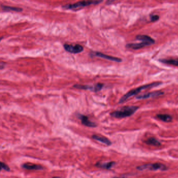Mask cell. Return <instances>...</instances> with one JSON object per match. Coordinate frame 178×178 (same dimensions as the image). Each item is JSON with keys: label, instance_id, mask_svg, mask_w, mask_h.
<instances>
[{"label": "cell", "instance_id": "6da1fadb", "mask_svg": "<svg viewBox=\"0 0 178 178\" xmlns=\"http://www.w3.org/2000/svg\"><path fill=\"white\" fill-rule=\"evenodd\" d=\"M161 84V82H154L152 83L149 84H147V85H143L140 87H137V88L132 89L129 92H127V94H125L124 95H123L122 97H121V99H120L119 101V103H123L125 101H126L127 99H129V98L133 96L134 95H136L139 94L140 91L144 89H148V88H151L152 87H156L159 85H160Z\"/></svg>", "mask_w": 178, "mask_h": 178}, {"label": "cell", "instance_id": "7a4b0ae2", "mask_svg": "<svg viewBox=\"0 0 178 178\" xmlns=\"http://www.w3.org/2000/svg\"><path fill=\"white\" fill-rule=\"evenodd\" d=\"M139 109V107L135 106H125L123 107L122 109L114 111L111 113L110 115L113 117L116 118H124L126 117H130L133 115L137 110Z\"/></svg>", "mask_w": 178, "mask_h": 178}, {"label": "cell", "instance_id": "3957f363", "mask_svg": "<svg viewBox=\"0 0 178 178\" xmlns=\"http://www.w3.org/2000/svg\"><path fill=\"white\" fill-rule=\"evenodd\" d=\"M102 1H81L75 3L74 4H66L65 5L62 6V8L64 9H72L74 10L77 8H83L85 6H88L91 4H97L101 3Z\"/></svg>", "mask_w": 178, "mask_h": 178}, {"label": "cell", "instance_id": "277c9868", "mask_svg": "<svg viewBox=\"0 0 178 178\" xmlns=\"http://www.w3.org/2000/svg\"><path fill=\"white\" fill-rule=\"evenodd\" d=\"M137 169L140 170H166L167 169V167L164 164H162L155 163V164H143L141 166L137 167Z\"/></svg>", "mask_w": 178, "mask_h": 178}, {"label": "cell", "instance_id": "5b68a950", "mask_svg": "<svg viewBox=\"0 0 178 178\" xmlns=\"http://www.w3.org/2000/svg\"><path fill=\"white\" fill-rule=\"evenodd\" d=\"M64 48L66 51L71 54H76L81 53L83 51L84 48L81 45L79 44H64Z\"/></svg>", "mask_w": 178, "mask_h": 178}, {"label": "cell", "instance_id": "8992f818", "mask_svg": "<svg viewBox=\"0 0 178 178\" xmlns=\"http://www.w3.org/2000/svg\"><path fill=\"white\" fill-rule=\"evenodd\" d=\"M91 57L93 56H96V57H101V58H103L105 59L108 60L110 61H112L117 62H121L122 61V60L120 58H118V57H112V56H108L106 54L99 52H91Z\"/></svg>", "mask_w": 178, "mask_h": 178}, {"label": "cell", "instance_id": "52a82bcc", "mask_svg": "<svg viewBox=\"0 0 178 178\" xmlns=\"http://www.w3.org/2000/svg\"><path fill=\"white\" fill-rule=\"evenodd\" d=\"M77 117L81 120V123L85 125V126L91 127H97L96 124L90 121L87 116H85L84 115L78 114V115H77Z\"/></svg>", "mask_w": 178, "mask_h": 178}, {"label": "cell", "instance_id": "ba28073f", "mask_svg": "<svg viewBox=\"0 0 178 178\" xmlns=\"http://www.w3.org/2000/svg\"><path fill=\"white\" fill-rule=\"evenodd\" d=\"M164 94V92H162V91H154V92H152V93H149L139 95L138 96H137L136 98L137 99H147V98H152V97L159 96L163 95Z\"/></svg>", "mask_w": 178, "mask_h": 178}, {"label": "cell", "instance_id": "9c48e42d", "mask_svg": "<svg viewBox=\"0 0 178 178\" xmlns=\"http://www.w3.org/2000/svg\"><path fill=\"white\" fill-rule=\"evenodd\" d=\"M152 44L147 42L142 41L140 43H132V44H127L126 47L127 48H131L132 49L137 50L141 49L142 48L150 46Z\"/></svg>", "mask_w": 178, "mask_h": 178}, {"label": "cell", "instance_id": "30bf717a", "mask_svg": "<svg viewBox=\"0 0 178 178\" xmlns=\"http://www.w3.org/2000/svg\"><path fill=\"white\" fill-rule=\"evenodd\" d=\"M92 138L96 140L99 141L100 142L103 143L104 144L107 145L108 146L111 145V142L109 140V139H107V137L101 136V135H94L92 136Z\"/></svg>", "mask_w": 178, "mask_h": 178}, {"label": "cell", "instance_id": "8fae6325", "mask_svg": "<svg viewBox=\"0 0 178 178\" xmlns=\"http://www.w3.org/2000/svg\"><path fill=\"white\" fill-rule=\"evenodd\" d=\"M22 167L28 170H42L43 168L40 165L34 164L32 163H26L22 165Z\"/></svg>", "mask_w": 178, "mask_h": 178}, {"label": "cell", "instance_id": "7c38bea8", "mask_svg": "<svg viewBox=\"0 0 178 178\" xmlns=\"http://www.w3.org/2000/svg\"><path fill=\"white\" fill-rule=\"evenodd\" d=\"M136 39L138 40H141L142 41L147 42L150 44H154L155 43L154 39H153L152 38L150 37L149 36L145 35H139L136 36Z\"/></svg>", "mask_w": 178, "mask_h": 178}, {"label": "cell", "instance_id": "4fadbf2b", "mask_svg": "<svg viewBox=\"0 0 178 178\" xmlns=\"http://www.w3.org/2000/svg\"><path fill=\"white\" fill-rule=\"evenodd\" d=\"M115 162L113 161L111 162H106V163H100V162H97L96 164V166L101 168L106 169H109L112 167L115 164Z\"/></svg>", "mask_w": 178, "mask_h": 178}, {"label": "cell", "instance_id": "5bb4252c", "mask_svg": "<svg viewBox=\"0 0 178 178\" xmlns=\"http://www.w3.org/2000/svg\"><path fill=\"white\" fill-rule=\"evenodd\" d=\"M159 61L163 63L178 66V59H160Z\"/></svg>", "mask_w": 178, "mask_h": 178}, {"label": "cell", "instance_id": "9a60e30c", "mask_svg": "<svg viewBox=\"0 0 178 178\" xmlns=\"http://www.w3.org/2000/svg\"><path fill=\"white\" fill-rule=\"evenodd\" d=\"M156 117L160 120L166 122H170L172 120V117L167 114H158L157 115Z\"/></svg>", "mask_w": 178, "mask_h": 178}, {"label": "cell", "instance_id": "2e32d148", "mask_svg": "<svg viewBox=\"0 0 178 178\" xmlns=\"http://www.w3.org/2000/svg\"><path fill=\"white\" fill-rule=\"evenodd\" d=\"M145 142L147 144L151 145L156 146H159L161 145V143H160V142L158 140H157V139H155L154 137L149 138Z\"/></svg>", "mask_w": 178, "mask_h": 178}, {"label": "cell", "instance_id": "e0dca14e", "mask_svg": "<svg viewBox=\"0 0 178 178\" xmlns=\"http://www.w3.org/2000/svg\"><path fill=\"white\" fill-rule=\"evenodd\" d=\"M73 87L75 88L80 89H84V90H90L91 91H94V86H89V85H79V84H75L74 85Z\"/></svg>", "mask_w": 178, "mask_h": 178}, {"label": "cell", "instance_id": "ac0fdd59", "mask_svg": "<svg viewBox=\"0 0 178 178\" xmlns=\"http://www.w3.org/2000/svg\"><path fill=\"white\" fill-rule=\"evenodd\" d=\"M1 8L2 10L4 11H12L14 12H22L23 9L20 8H16V7H12V6H5L3 5H1Z\"/></svg>", "mask_w": 178, "mask_h": 178}, {"label": "cell", "instance_id": "d6986e66", "mask_svg": "<svg viewBox=\"0 0 178 178\" xmlns=\"http://www.w3.org/2000/svg\"><path fill=\"white\" fill-rule=\"evenodd\" d=\"M103 84L101 83H97L96 85H95L94 86V91L95 92H97V91H100L102 88L103 87Z\"/></svg>", "mask_w": 178, "mask_h": 178}, {"label": "cell", "instance_id": "ffe728a7", "mask_svg": "<svg viewBox=\"0 0 178 178\" xmlns=\"http://www.w3.org/2000/svg\"><path fill=\"white\" fill-rule=\"evenodd\" d=\"M1 169H3L6 171H10V167L7 165V164H4L3 162H1Z\"/></svg>", "mask_w": 178, "mask_h": 178}, {"label": "cell", "instance_id": "44dd1931", "mask_svg": "<svg viewBox=\"0 0 178 178\" xmlns=\"http://www.w3.org/2000/svg\"><path fill=\"white\" fill-rule=\"evenodd\" d=\"M159 16L158 15H152L150 17V20L152 22H155L159 20Z\"/></svg>", "mask_w": 178, "mask_h": 178}, {"label": "cell", "instance_id": "7402d4cb", "mask_svg": "<svg viewBox=\"0 0 178 178\" xmlns=\"http://www.w3.org/2000/svg\"><path fill=\"white\" fill-rule=\"evenodd\" d=\"M4 66V63L3 62H1V66H0V67H1V69H2L3 68Z\"/></svg>", "mask_w": 178, "mask_h": 178}, {"label": "cell", "instance_id": "603a6c76", "mask_svg": "<svg viewBox=\"0 0 178 178\" xmlns=\"http://www.w3.org/2000/svg\"><path fill=\"white\" fill-rule=\"evenodd\" d=\"M52 178H62L61 177H59V176H54V177H53Z\"/></svg>", "mask_w": 178, "mask_h": 178}, {"label": "cell", "instance_id": "cb8c5ba5", "mask_svg": "<svg viewBox=\"0 0 178 178\" xmlns=\"http://www.w3.org/2000/svg\"><path fill=\"white\" fill-rule=\"evenodd\" d=\"M118 178V177H114V178Z\"/></svg>", "mask_w": 178, "mask_h": 178}]
</instances>
